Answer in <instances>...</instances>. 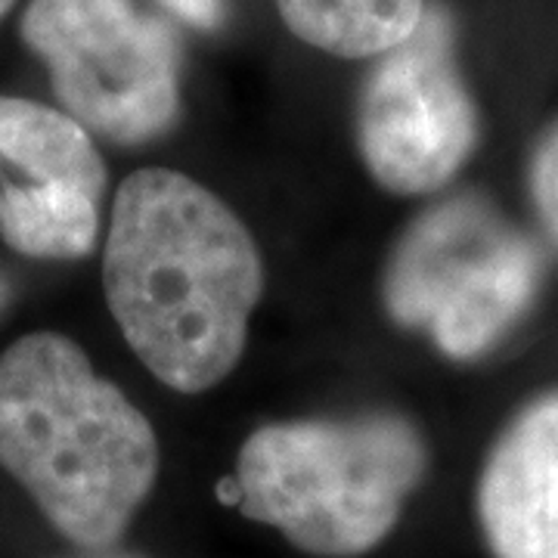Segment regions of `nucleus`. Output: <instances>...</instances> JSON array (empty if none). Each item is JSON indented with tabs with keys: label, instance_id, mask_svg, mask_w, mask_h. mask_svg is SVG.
<instances>
[{
	"label": "nucleus",
	"instance_id": "f8f14e48",
	"mask_svg": "<svg viewBox=\"0 0 558 558\" xmlns=\"http://www.w3.org/2000/svg\"><path fill=\"white\" fill-rule=\"evenodd\" d=\"M13 3H16V0H0V20L13 10Z\"/></svg>",
	"mask_w": 558,
	"mask_h": 558
},
{
	"label": "nucleus",
	"instance_id": "f257e3e1",
	"mask_svg": "<svg viewBox=\"0 0 558 558\" xmlns=\"http://www.w3.org/2000/svg\"><path fill=\"white\" fill-rule=\"evenodd\" d=\"M102 289L140 363L180 395H202L240 363L264 264L245 223L199 180L143 168L112 202Z\"/></svg>",
	"mask_w": 558,
	"mask_h": 558
},
{
	"label": "nucleus",
	"instance_id": "0eeeda50",
	"mask_svg": "<svg viewBox=\"0 0 558 558\" xmlns=\"http://www.w3.org/2000/svg\"><path fill=\"white\" fill-rule=\"evenodd\" d=\"M106 165L62 109L0 94V240L25 258L78 260L100 236Z\"/></svg>",
	"mask_w": 558,
	"mask_h": 558
},
{
	"label": "nucleus",
	"instance_id": "f03ea898",
	"mask_svg": "<svg viewBox=\"0 0 558 558\" xmlns=\"http://www.w3.org/2000/svg\"><path fill=\"white\" fill-rule=\"evenodd\" d=\"M0 465L62 537L106 549L159 478V440L75 341L32 332L0 357Z\"/></svg>",
	"mask_w": 558,
	"mask_h": 558
},
{
	"label": "nucleus",
	"instance_id": "1a4fd4ad",
	"mask_svg": "<svg viewBox=\"0 0 558 558\" xmlns=\"http://www.w3.org/2000/svg\"><path fill=\"white\" fill-rule=\"evenodd\" d=\"M277 10L304 44L341 60H363L410 38L425 0H277Z\"/></svg>",
	"mask_w": 558,
	"mask_h": 558
},
{
	"label": "nucleus",
	"instance_id": "9b49d317",
	"mask_svg": "<svg viewBox=\"0 0 558 558\" xmlns=\"http://www.w3.org/2000/svg\"><path fill=\"white\" fill-rule=\"evenodd\" d=\"M159 3L199 32H215L227 16V0H159Z\"/></svg>",
	"mask_w": 558,
	"mask_h": 558
},
{
	"label": "nucleus",
	"instance_id": "423d86ee",
	"mask_svg": "<svg viewBox=\"0 0 558 558\" xmlns=\"http://www.w3.org/2000/svg\"><path fill=\"white\" fill-rule=\"evenodd\" d=\"M357 146L395 196L444 190L478 146V109L453 53L447 10L425 7L416 32L381 53L360 90Z\"/></svg>",
	"mask_w": 558,
	"mask_h": 558
},
{
	"label": "nucleus",
	"instance_id": "7ed1b4c3",
	"mask_svg": "<svg viewBox=\"0 0 558 558\" xmlns=\"http://www.w3.org/2000/svg\"><path fill=\"white\" fill-rule=\"evenodd\" d=\"M425 469L422 432L376 410L264 425L242 444L233 484L242 512L301 553L357 558L395 531Z\"/></svg>",
	"mask_w": 558,
	"mask_h": 558
},
{
	"label": "nucleus",
	"instance_id": "20e7f679",
	"mask_svg": "<svg viewBox=\"0 0 558 558\" xmlns=\"http://www.w3.org/2000/svg\"><path fill=\"white\" fill-rule=\"evenodd\" d=\"M543 252L478 196L425 208L381 277L388 317L425 332L450 360H478L534 307Z\"/></svg>",
	"mask_w": 558,
	"mask_h": 558
},
{
	"label": "nucleus",
	"instance_id": "6e6552de",
	"mask_svg": "<svg viewBox=\"0 0 558 558\" xmlns=\"http://www.w3.org/2000/svg\"><path fill=\"white\" fill-rule=\"evenodd\" d=\"M478 521L494 558H558V391L524 403L490 447Z\"/></svg>",
	"mask_w": 558,
	"mask_h": 558
},
{
	"label": "nucleus",
	"instance_id": "39448f33",
	"mask_svg": "<svg viewBox=\"0 0 558 558\" xmlns=\"http://www.w3.org/2000/svg\"><path fill=\"white\" fill-rule=\"evenodd\" d=\"M20 35L87 134L140 146L178 124V38L134 0H28Z\"/></svg>",
	"mask_w": 558,
	"mask_h": 558
},
{
	"label": "nucleus",
	"instance_id": "9d476101",
	"mask_svg": "<svg viewBox=\"0 0 558 558\" xmlns=\"http://www.w3.org/2000/svg\"><path fill=\"white\" fill-rule=\"evenodd\" d=\"M527 186H531L539 223L558 248V119L539 134L537 146L531 153Z\"/></svg>",
	"mask_w": 558,
	"mask_h": 558
}]
</instances>
